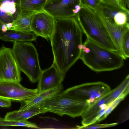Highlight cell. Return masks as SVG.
I'll return each instance as SVG.
<instances>
[{
	"label": "cell",
	"instance_id": "1",
	"mask_svg": "<svg viewBox=\"0 0 129 129\" xmlns=\"http://www.w3.org/2000/svg\"><path fill=\"white\" fill-rule=\"evenodd\" d=\"M82 33L75 16L54 17V29L50 40L53 63L64 78L68 70L80 59Z\"/></svg>",
	"mask_w": 129,
	"mask_h": 129
},
{
	"label": "cell",
	"instance_id": "2",
	"mask_svg": "<svg viewBox=\"0 0 129 129\" xmlns=\"http://www.w3.org/2000/svg\"><path fill=\"white\" fill-rule=\"evenodd\" d=\"M80 59L95 72L110 71L119 69L124 59L117 52L107 49L87 38L82 43Z\"/></svg>",
	"mask_w": 129,
	"mask_h": 129
},
{
	"label": "cell",
	"instance_id": "3",
	"mask_svg": "<svg viewBox=\"0 0 129 129\" xmlns=\"http://www.w3.org/2000/svg\"><path fill=\"white\" fill-rule=\"evenodd\" d=\"M81 7L75 16L87 38L107 49L117 52L105 27L95 11L87 7Z\"/></svg>",
	"mask_w": 129,
	"mask_h": 129
},
{
	"label": "cell",
	"instance_id": "4",
	"mask_svg": "<svg viewBox=\"0 0 129 129\" xmlns=\"http://www.w3.org/2000/svg\"><path fill=\"white\" fill-rule=\"evenodd\" d=\"M12 51L18 66L32 83L38 81L42 70L38 54L34 45L29 42H15Z\"/></svg>",
	"mask_w": 129,
	"mask_h": 129
},
{
	"label": "cell",
	"instance_id": "5",
	"mask_svg": "<svg viewBox=\"0 0 129 129\" xmlns=\"http://www.w3.org/2000/svg\"><path fill=\"white\" fill-rule=\"evenodd\" d=\"M89 105L85 101L74 99L62 91L47 99L39 107L46 112H50L62 116L74 118L81 116Z\"/></svg>",
	"mask_w": 129,
	"mask_h": 129
},
{
	"label": "cell",
	"instance_id": "6",
	"mask_svg": "<svg viewBox=\"0 0 129 129\" xmlns=\"http://www.w3.org/2000/svg\"><path fill=\"white\" fill-rule=\"evenodd\" d=\"M110 86L101 82L82 84L69 88L63 92L76 100L86 101L91 105L109 93Z\"/></svg>",
	"mask_w": 129,
	"mask_h": 129
},
{
	"label": "cell",
	"instance_id": "7",
	"mask_svg": "<svg viewBox=\"0 0 129 129\" xmlns=\"http://www.w3.org/2000/svg\"><path fill=\"white\" fill-rule=\"evenodd\" d=\"M21 72L12 49L4 46L0 48V82H20L22 80Z\"/></svg>",
	"mask_w": 129,
	"mask_h": 129
},
{
	"label": "cell",
	"instance_id": "8",
	"mask_svg": "<svg viewBox=\"0 0 129 129\" xmlns=\"http://www.w3.org/2000/svg\"><path fill=\"white\" fill-rule=\"evenodd\" d=\"M39 92L37 88H26L18 82H0V97L13 101L21 102L33 97Z\"/></svg>",
	"mask_w": 129,
	"mask_h": 129
},
{
	"label": "cell",
	"instance_id": "9",
	"mask_svg": "<svg viewBox=\"0 0 129 129\" xmlns=\"http://www.w3.org/2000/svg\"><path fill=\"white\" fill-rule=\"evenodd\" d=\"M54 17L44 10L34 13L31 28L37 36L50 40L53 32Z\"/></svg>",
	"mask_w": 129,
	"mask_h": 129
},
{
	"label": "cell",
	"instance_id": "10",
	"mask_svg": "<svg viewBox=\"0 0 129 129\" xmlns=\"http://www.w3.org/2000/svg\"><path fill=\"white\" fill-rule=\"evenodd\" d=\"M94 10L105 27L117 50V52L124 60L126 59L123 52V45L125 35L129 31V24L123 26L118 25L105 17L98 10L96 9Z\"/></svg>",
	"mask_w": 129,
	"mask_h": 129
},
{
	"label": "cell",
	"instance_id": "11",
	"mask_svg": "<svg viewBox=\"0 0 129 129\" xmlns=\"http://www.w3.org/2000/svg\"><path fill=\"white\" fill-rule=\"evenodd\" d=\"M79 0H50L44 10L54 17H67L75 16L76 6Z\"/></svg>",
	"mask_w": 129,
	"mask_h": 129
},
{
	"label": "cell",
	"instance_id": "12",
	"mask_svg": "<svg viewBox=\"0 0 129 129\" xmlns=\"http://www.w3.org/2000/svg\"><path fill=\"white\" fill-rule=\"evenodd\" d=\"M109 92L93 104L89 105L81 116L82 125L77 127L76 128L81 129L82 127L96 122L110 103L108 99Z\"/></svg>",
	"mask_w": 129,
	"mask_h": 129
},
{
	"label": "cell",
	"instance_id": "13",
	"mask_svg": "<svg viewBox=\"0 0 129 129\" xmlns=\"http://www.w3.org/2000/svg\"><path fill=\"white\" fill-rule=\"evenodd\" d=\"M64 77L53 63L49 68L42 70L38 80L39 92L46 90L61 85Z\"/></svg>",
	"mask_w": 129,
	"mask_h": 129
},
{
	"label": "cell",
	"instance_id": "14",
	"mask_svg": "<svg viewBox=\"0 0 129 129\" xmlns=\"http://www.w3.org/2000/svg\"><path fill=\"white\" fill-rule=\"evenodd\" d=\"M63 85L54 87L41 92L33 97L22 101L19 110L27 109L34 107H39L42 103L47 99L62 91Z\"/></svg>",
	"mask_w": 129,
	"mask_h": 129
},
{
	"label": "cell",
	"instance_id": "15",
	"mask_svg": "<svg viewBox=\"0 0 129 129\" xmlns=\"http://www.w3.org/2000/svg\"><path fill=\"white\" fill-rule=\"evenodd\" d=\"M21 12L20 7L14 2L0 0V20L3 23H12Z\"/></svg>",
	"mask_w": 129,
	"mask_h": 129
},
{
	"label": "cell",
	"instance_id": "16",
	"mask_svg": "<svg viewBox=\"0 0 129 129\" xmlns=\"http://www.w3.org/2000/svg\"><path fill=\"white\" fill-rule=\"evenodd\" d=\"M37 36L33 31H21L8 30L3 32L0 29V39L12 42H29L35 41Z\"/></svg>",
	"mask_w": 129,
	"mask_h": 129
},
{
	"label": "cell",
	"instance_id": "17",
	"mask_svg": "<svg viewBox=\"0 0 129 129\" xmlns=\"http://www.w3.org/2000/svg\"><path fill=\"white\" fill-rule=\"evenodd\" d=\"M35 13L32 12H21L12 23V26L9 30L24 32L32 31L31 25Z\"/></svg>",
	"mask_w": 129,
	"mask_h": 129
},
{
	"label": "cell",
	"instance_id": "18",
	"mask_svg": "<svg viewBox=\"0 0 129 129\" xmlns=\"http://www.w3.org/2000/svg\"><path fill=\"white\" fill-rule=\"evenodd\" d=\"M46 113L39 107H34L26 110H16L9 112L5 116V119L9 120H25L38 114Z\"/></svg>",
	"mask_w": 129,
	"mask_h": 129
},
{
	"label": "cell",
	"instance_id": "19",
	"mask_svg": "<svg viewBox=\"0 0 129 129\" xmlns=\"http://www.w3.org/2000/svg\"><path fill=\"white\" fill-rule=\"evenodd\" d=\"M50 0H20L21 12H38L44 10V8Z\"/></svg>",
	"mask_w": 129,
	"mask_h": 129
},
{
	"label": "cell",
	"instance_id": "20",
	"mask_svg": "<svg viewBox=\"0 0 129 129\" xmlns=\"http://www.w3.org/2000/svg\"><path fill=\"white\" fill-rule=\"evenodd\" d=\"M126 92H129V74L118 86L110 91L108 98L110 102V103L120 95Z\"/></svg>",
	"mask_w": 129,
	"mask_h": 129
},
{
	"label": "cell",
	"instance_id": "21",
	"mask_svg": "<svg viewBox=\"0 0 129 129\" xmlns=\"http://www.w3.org/2000/svg\"><path fill=\"white\" fill-rule=\"evenodd\" d=\"M19 126L37 128L38 126L35 123L25 120H7L0 117V126Z\"/></svg>",
	"mask_w": 129,
	"mask_h": 129
},
{
	"label": "cell",
	"instance_id": "22",
	"mask_svg": "<svg viewBox=\"0 0 129 129\" xmlns=\"http://www.w3.org/2000/svg\"><path fill=\"white\" fill-rule=\"evenodd\" d=\"M96 9L100 12L105 17L114 23V17L120 11L101 3Z\"/></svg>",
	"mask_w": 129,
	"mask_h": 129
},
{
	"label": "cell",
	"instance_id": "23",
	"mask_svg": "<svg viewBox=\"0 0 129 129\" xmlns=\"http://www.w3.org/2000/svg\"><path fill=\"white\" fill-rule=\"evenodd\" d=\"M128 93V92H126L122 94L115 100L110 103L108 105L104 114L98 119L97 122H98L105 119L120 103L125 98Z\"/></svg>",
	"mask_w": 129,
	"mask_h": 129
},
{
	"label": "cell",
	"instance_id": "24",
	"mask_svg": "<svg viewBox=\"0 0 129 129\" xmlns=\"http://www.w3.org/2000/svg\"><path fill=\"white\" fill-rule=\"evenodd\" d=\"M129 14L124 11L118 12L114 17V23L119 26H123L129 24Z\"/></svg>",
	"mask_w": 129,
	"mask_h": 129
},
{
	"label": "cell",
	"instance_id": "25",
	"mask_svg": "<svg viewBox=\"0 0 129 129\" xmlns=\"http://www.w3.org/2000/svg\"><path fill=\"white\" fill-rule=\"evenodd\" d=\"M100 0H79L81 6L89 8L93 10L96 9L101 3Z\"/></svg>",
	"mask_w": 129,
	"mask_h": 129
},
{
	"label": "cell",
	"instance_id": "26",
	"mask_svg": "<svg viewBox=\"0 0 129 129\" xmlns=\"http://www.w3.org/2000/svg\"><path fill=\"white\" fill-rule=\"evenodd\" d=\"M102 4L110 7L118 11L122 10L129 13V10H126L122 7L117 0H100Z\"/></svg>",
	"mask_w": 129,
	"mask_h": 129
},
{
	"label": "cell",
	"instance_id": "27",
	"mask_svg": "<svg viewBox=\"0 0 129 129\" xmlns=\"http://www.w3.org/2000/svg\"><path fill=\"white\" fill-rule=\"evenodd\" d=\"M117 122L109 123L100 124L94 123L89 125L82 127L81 129H97L109 127L117 125Z\"/></svg>",
	"mask_w": 129,
	"mask_h": 129
},
{
	"label": "cell",
	"instance_id": "28",
	"mask_svg": "<svg viewBox=\"0 0 129 129\" xmlns=\"http://www.w3.org/2000/svg\"><path fill=\"white\" fill-rule=\"evenodd\" d=\"M123 46V52L126 59L129 57V31L125 35Z\"/></svg>",
	"mask_w": 129,
	"mask_h": 129
},
{
	"label": "cell",
	"instance_id": "29",
	"mask_svg": "<svg viewBox=\"0 0 129 129\" xmlns=\"http://www.w3.org/2000/svg\"><path fill=\"white\" fill-rule=\"evenodd\" d=\"M11 100L0 97V107L8 108L11 106Z\"/></svg>",
	"mask_w": 129,
	"mask_h": 129
},
{
	"label": "cell",
	"instance_id": "30",
	"mask_svg": "<svg viewBox=\"0 0 129 129\" xmlns=\"http://www.w3.org/2000/svg\"><path fill=\"white\" fill-rule=\"evenodd\" d=\"M122 1L124 7L126 9L129 8V0H122Z\"/></svg>",
	"mask_w": 129,
	"mask_h": 129
},
{
	"label": "cell",
	"instance_id": "31",
	"mask_svg": "<svg viewBox=\"0 0 129 129\" xmlns=\"http://www.w3.org/2000/svg\"><path fill=\"white\" fill-rule=\"evenodd\" d=\"M8 0L10 1L11 2H13L15 3L17 6L19 7H20V0Z\"/></svg>",
	"mask_w": 129,
	"mask_h": 129
},
{
	"label": "cell",
	"instance_id": "32",
	"mask_svg": "<svg viewBox=\"0 0 129 129\" xmlns=\"http://www.w3.org/2000/svg\"><path fill=\"white\" fill-rule=\"evenodd\" d=\"M1 30L3 32H5L8 30L5 24L4 23L3 24L1 27Z\"/></svg>",
	"mask_w": 129,
	"mask_h": 129
},
{
	"label": "cell",
	"instance_id": "33",
	"mask_svg": "<svg viewBox=\"0 0 129 129\" xmlns=\"http://www.w3.org/2000/svg\"><path fill=\"white\" fill-rule=\"evenodd\" d=\"M7 30H9L12 26V24L11 23H8L6 24Z\"/></svg>",
	"mask_w": 129,
	"mask_h": 129
},
{
	"label": "cell",
	"instance_id": "34",
	"mask_svg": "<svg viewBox=\"0 0 129 129\" xmlns=\"http://www.w3.org/2000/svg\"><path fill=\"white\" fill-rule=\"evenodd\" d=\"M119 4L123 8H124V9L127 10H128V9H126L124 8L123 6V2L122 0H117Z\"/></svg>",
	"mask_w": 129,
	"mask_h": 129
},
{
	"label": "cell",
	"instance_id": "35",
	"mask_svg": "<svg viewBox=\"0 0 129 129\" xmlns=\"http://www.w3.org/2000/svg\"><path fill=\"white\" fill-rule=\"evenodd\" d=\"M4 24V23H3V22H2L0 20V29L1 30L2 26L3 24Z\"/></svg>",
	"mask_w": 129,
	"mask_h": 129
}]
</instances>
